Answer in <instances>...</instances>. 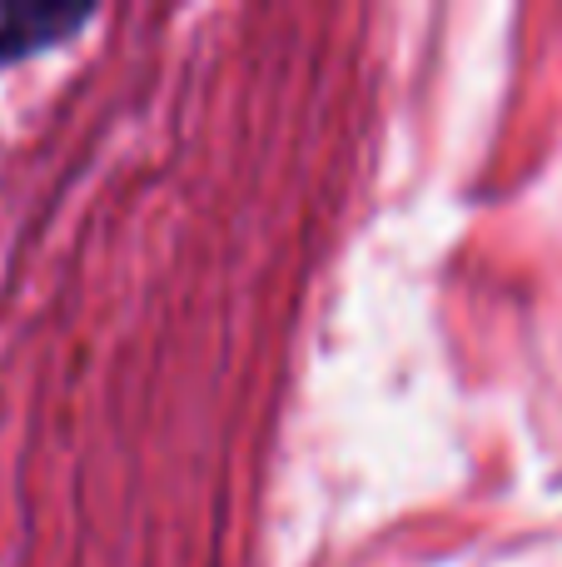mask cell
I'll use <instances>...</instances> for the list:
<instances>
[{
	"instance_id": "1",
	"label": "cell",
	"mask_w": 562,
	"mask_h": 567,
	"mask_svg": "<svg viewBox=\"0 0 562 567\" xmlns=\"http://www.w3.org/2000/svg\"><path fill=\"white\" fill-rule=\"evenodd\" d=\"M95 20L90 6H50V0H10L0 6V65L60 45Z\"/></svg>"
}]
</instances>
